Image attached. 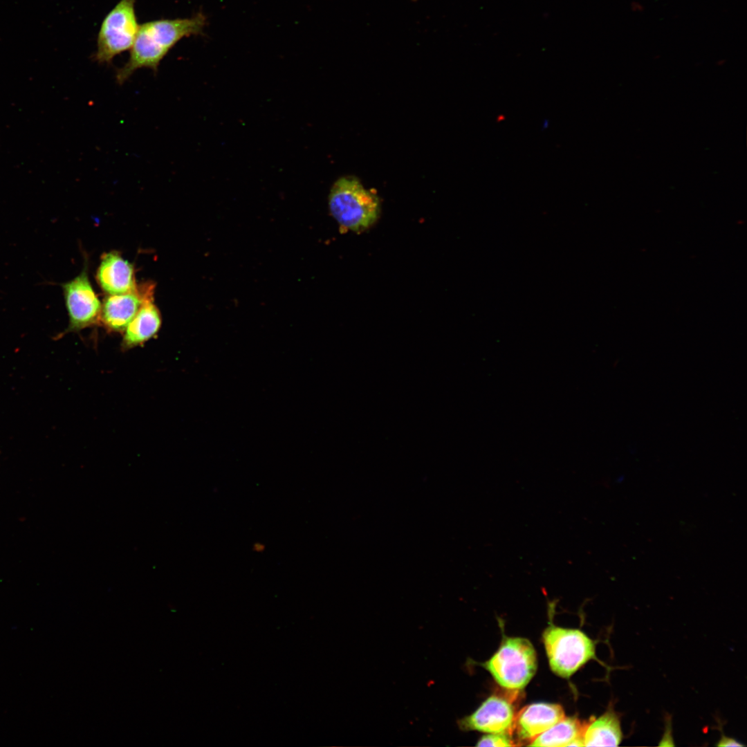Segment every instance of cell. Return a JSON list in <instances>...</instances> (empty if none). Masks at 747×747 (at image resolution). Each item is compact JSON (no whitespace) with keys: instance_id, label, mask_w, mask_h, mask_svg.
Here are the masks:
<instances>
[{"instance_id":"1","label":"cell","mask_w":747,"mask_h":747,"mask_svg":"<svg viewBox=\"0 0 747 747\" xmlns=\"http://www.w3.org/2000/svg\"><path fill=\"white\" fill-rule=\"evenodd\" d=\"M206 17L201 13L191 17L158 19L140 25L126 63L118 69L117 83L124 84L138 69L156 73L160 62L181 39L203 32Z\"/></svg>"},{"instance_id":"2","label":"cell","mask_w":747,"mask_h":747,"mask_svg":"<svg viewBox=\"0 0 747 747\" xmlns=\"http://www.w3.org/2000/svg\"><path fill=\"white\" fill-rule=\"evenodd\" d=\"M329 206L340 226L353 231L371 225L380 211L377 196L351 176L341 178L334 183L329 197Z\"/></svg>"},{"instance_id":"3","label":"cell","mask_w":747,"mask_h":747,"mask_svg":"<svg viewBox=\"0 0 747 747\" xmlns=\"http://www.w3.org/2000/svg\"><path fill=\"white\" fill-rule=\"evenodd\" d=\"M482 665L501 687L521 690L536 672V652L526 638H505L499 649Z\"/></svg>"},{"instance_id":"4","label":"cell","mask_w":747,"mask_h":747,"mask_svg":"<svg viewBox=\"0 0 747 747\" xmlns=\"http://www.w3.org/2000/svg\"><path fill=\"white\" fill-rule=\"evenodd\" d=\"M549 666L557 676L569 678L591 659H596L594 641L579 629L551 625L542 635Z\"/></svg>"},{"instance_id":"5","label":"cell","mask_w":747,"mask_h":747,"mask_svg":"<svg viewBox=\"0 0 747 747\" xmlns=\"http://www.w3.org/2000/svg\"><path fill=\"white\" fill-rule=\"evenodd\" d=\"M135 3L136 0H120L104 17L98 33L94 61L109 64L131 49L140 28Z\"/></svg>"},{"instance_id":"6","label":"cell","mask_w":747,"mask_h":747,"mask_svg":"<svg viewBox=\"0 0 747 747\" xmlns=\"http://www.w3.org/2000/svg\"><path fill=\"white\" fill-rule=\"evenodd\" d=\"M69 317L64 334L76 332L100 320L102 306L89 282L86 267L72 280L62 284Z\"/></svg>"},{"instance_id":"7","label":"cell","mask_w":747,"mask_h":747,"mask_svg":"<svg viewBox=\"0 0 747 747\" xmlns=\"http://www.w3.org/2000/svg\"><path fill=\"white\" fill-rule=\"evenodd\" d=\"M515 717L514 708L509 700L501 696L492 695L473 713L459 719L458 725L463 730L510 733Z\"/></svg>"},{"instance_id":"8","label":"cell","mask_w":747,"mask_h":747,"mask_svg":"<svg viewBox=\"0 0 747 747\" xmlns=\"http://www.w3.org/2000/svg\"><path fill=\"white\" fill-rule=\"evenodd\" d=\"M154 285L145 283L133 290L109 295L102 306L100 321L111 332H124L144 301L154 296Z\"/></svg>"},{"instance_id":"9","label":"cell","mask_w":747,"mask_h":747,"mask_svg":"<svg viewBox=\"0 0 747 747\" xmlns=\"http://www.w3.org/2000/svg\"><path fill=\"white\" fill-rule=\"evenodd\" d=\"M565 717L559 704L535 703L515 714L513 728L521 740L532 741Z\"/></svg>"},{"instance_id":"10","label":"cell","mask_w":747,"mask_h":747,"mask_svg":"<svg viewBox=\"0 0 747 747\" xmlns=\"http://www.w3.org/2000/svg\"><path fill=\"white\" fill-rule=\"evenodd\" d=\"M97 279L102 289L109 295L127 293L137 287L133 266L116 252L102 257Z\"/></svg>"},{"instance_id":"11","label":"cell","mask_w":747,"mask_h":747,"mask_svg":"<svg viewBox=\"0 0 747 747\" xmlns=\"http://www.w3.org/2000/svg\"><path fill=\"white\" fill-rule=\"evenodd\" d=\"M161 317L154 304V296L147 298L124 331L122 351L142 345L158 332Z\"/></svg>"},{"instance_id":"12","label":"cell","mask_w":747,"mask_h":747,"mask_svg":"<svg viewBox=\"0 0 747 747\" xmlns=\"http://www.w3.org/2000/svg\"><path fill=\"white\" fill-rule=\"evenodd\" d=\"M622 737L619 717L609 709L585 726L582 738L584 746H618Z\"/></svg>"},{"instance_id":"13","label":"cell","mask_w":747,"mask_h":747,"mask_svg":"<svg viewBox=\"0 0 747 747\" xmlns=\"http://www.w3.org/2000/svg\"><path fill=\"white\" fill-rule=\"evenodd\" d=\"M585 726L575 717H564L549 729L535 738L528 746H569L570 744L575 739L582 738Z\"/></svg>"},{"instance_id":"14","label":"cell","mask_w":747,"mask_h":747,"mask_svg":"<svg viewBox=\"0 0 747 747\" xmlns=\"http://www.w3.org/2000/svg\"><path fill=\"white\" fill-rule=\"evenodd\" d=\"M515 744L509 735L508 732L502 733H488L487 735H484L481 737L477 746H496V747H505V746H513Z\"/></svg>"},{"instance_id":"15","label":"cell","mask_w":747,"mask_h":747,"mask_svg":"<svg viewBox=\"0 0 747 747\" xmlns=\"http://www.w3.org/2000/svg\"><path fill=\"white\" fill-rule=\"evenodd\" d=\"M717 745L718 746H744L742 744L739 743L738 741H737V740H735V739H734L732 738L723 736V735L721 737V738L720 739V740L719 741V742H718V744Z\"/></svg>"},{"instance_id":"16","label":"cell","mask_w":747,"mask_h":747,"mask_svg":"<svg viewBox=\"0 0 747 747\" xmlns=\"http://www.w3.org/2000/svg\"><path fill=\"white\" fill-rule=\"evenodd\" d=\"M266 548V546L261 542H255L252 545V550L257 553H261Z\"/></svg>"}]
</instances>
